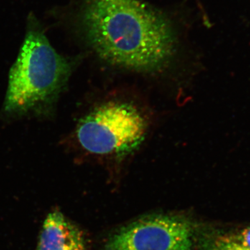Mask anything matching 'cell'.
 Returning <instances> with one entry per match:
<instances>
[{
  "label": "cell",
  "mask_w": 250,
  "mask_h": 250,
  "mask_svg": "<svg viewBox=\"0 0 250 250\" xmlns=\"http://www.w3.org/2000/svg\"><path fill=\"white\" fill-rule=\"evenodd\" d=\"M210 250H250V228L236 234L220 237Z\"/></svg>",
  "instance_id": "8992f818"
},
{
  "label": "cell",
  "mask_w": 250,
  "mask_h": 250,
  "mask_svg": "<svg viewBox=\"0 0 250 250\" xmlns=\"http://www.w3.org/2000/svg\"><path fill=\"white\" fill-rule=\"evenodd\" d=\"M36 250H85L78 229L59 210L46 217Z\"/></svg>",
  "instance_id": "5b68a950"
},
{
  "label": "cell",
  "mask_w": 250,
  "mask_h": 250,
  "mask_svg": "<svg viewBox=\"0 0 250 250\" xmlns=\"http://www.w3.org/2000/svg\"><path fill=\"white\" fill-rule=\"evenodd\" d=\"M72 62L49 43L35 18L9 73L5 111L24 113L52 103L66 83Z\"/></svg>",
  "instance_id": "7a4b0ae2"
},
{
  "label": "cell",
  "mask_w": 250,
  "mask_h": 250,
  "mask_svg": "<svg viewBox=\"0 0 250 250\" xmlns=\"http://www.w3.org/2000/svg\"><path fill=\"white\" fill-rule=\"evenodd\" d=\"M193 229L187 219L154 215L129 224L112 236L106 250H190Z\"/></svg>",
  "instance_id": "277c9868"
},
{
  "label": "cell",
  "mask_w": 250,
  "mask_h": 250,
  "mask_svg": "<svg viewBox=\"0 0 250 250\" xmlns=\"http://www.w3.org/2000/svg\"><path fill=\"white\" fill-rule=\"evenodd\" d=\"M82 23L90 46L112 65L154 72L173 55L175 38L170 22L138 0H86Z\"/></svg>",
  "instance_id": "6da1fadb"
},
{
  "label": "cell",
  "mask_w": 250,
  "mask_h": 250,
  "mask_svg": "<svg viewBox=\"0 0 250 250\" xmlns=\"http://www.w3.org/2000/svg\"><path fill=\"white\" fill-rule=\"evenodd\" d=\"M147 123L127 103H110L97 108L79 125L77 136L85 150L95 154L124 155L142 143Z\"/></svg>",
  "instance_id": "3957f363"
}]
</instances>
